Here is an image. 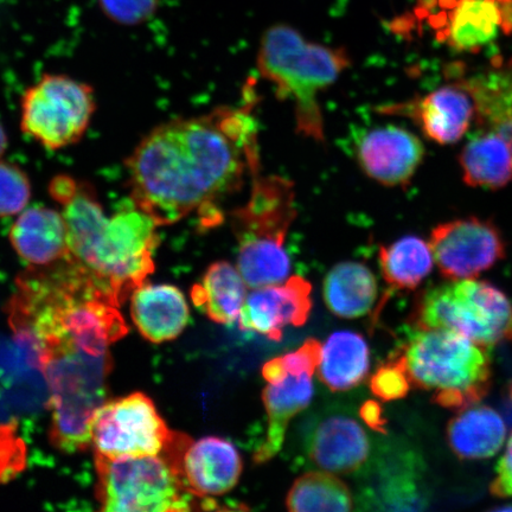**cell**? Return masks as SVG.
<instances>
[{"mask_svg": "<svg viewBox=\"0 0 512 512\" xmlns=\"http://www.w3.org/2000/svg\"><path fill=\"white\" fill-rule=\"evenodd\" d=\"M96 497L110 512H171L192 509L174 467L157 456L107 458L95 454Z\"/></svg>", "mask_w": 512, "mask_h": 512, "instance_id": "9", "label": "cell"}, {"mask_svg": "<svg viewBox=\"0 0 512 512\" xmlns=\"http://www.w3.org/2000/svg\"><path fill=\"white\" fill-rule=\"evenodd\" d=\"M380 112L411 118L428 139L440 145L458 143L476 118L475 101L456 81L407 104L381 107Z\"/></svg>", "mask_w": 512, "mask_h": 512, "instance_id": "18", "label": "cell"}, {"mask_svg": "<svg viewBox=\"0 0 512 512\" xmlns=\"http://www.w3.org/2000/svg\"><path fill=\"white\" fill-rule=\"evenodd\" d=\"M361 419L364 424L380 433H386L387 420L384 419L382 407L379 402L369 400L363 403L360 409Z\"/></svg>", "mask_w": 512, "mask_h": 512, "instance_id": "35", "label": "cell"}, {"mask_svg": "<svg viewBox=\"0 0 512 512\" xmlns=\"http://www.w3.org/2000/svg\"><path fill=\"white\" fill-rule=\"evenodd\" d=\"M490 492L497 498L512 497V434L508 441L507 450L499 459L496 467V478L491 483Z\"/></svg>", "mask_w": 512, "mask_h": 512, "instance_id": "34", "label": "cell"}, {"mask_svg": "<svg viewBox=\"0 0 512 512\" xmlns=\"http://www.w3.org/2000/svg\"><path fill=\"white\" fill-rule=\"evenodd\" d=\"M41 371L49 389L50 440L60 451L76 453L92 446V425L105 405L110 354L64 352L48 358Z\"/></svg>", "mask_w": 512, "mask_h": 512, "instance_id": "7", "label": "cell"}, {"mask_svg": "<svg viewBox=\"0 0 512 512\" xmlns=\"http://www.w3.org/2000/svg\"><path fill=\"white\" fill-rule=\"evenodd\" d=\"M95 110L94 89L88 83L44 74L22 96L21 128L44 149L62 150L85 137Z\"/></svg>", "mask_w": 512, "mask_h": 512, "instance_id": "10", "label": "cell"}, {"mask_svg": "<svg viewBox=\"0 0 512 512\" xmlns=\"http://www.w3.org/2000/svg\"><path fill=\"white\" fill-rule=\"evenodd\" d=\"M323 344L307 339L298 350L273 358L262 367L267 386L262 394L268 428L265 443L254 454V463L270 462L283 447L288 425L313 398L312 376L322 357Z\"/></svg>", "mask_w": 512, "mask_h": 512, "instance_id": "11", "label": "cell"}, {"mask_svg": "<svg viewBox=\"0 0 512 512\" xmlns=\"http://www.w3.org/2000/svg\"><path fill=\"white\" fill-rule=\"evenodd\" d=\"M120 303L101 280L70 258L29 267L17 280L10 325L32 366L64 352L108 355L128 332Z\"/></svg>", "mask_w": 512, "mask_h": 512, "instance_id": "2", "label": "cell"}, {"mask_svg": "<svg viewBox=\"0 0 512 512\" xmlns=\"http://www.w3.org/2000/svg\"><path fill=\"white\" fill-rule=\"evenodd\" d=\"M162 454L192 497L223 496L239 483L242 460L227 440L207 437L195 443L189 435L172 432Z\"/></svg>", "mask_w": 512, "mask_h": 512, "instance_id": "14", "label": "cell"}, {"mask_svg": "<svg viewBox=\"0 0 512 512\" xmlns=\"http://www.w3.org/2000/svg\"><path fill=\"white\" fill-rule=\"evenodd\" d=\"M352 504L347 484L322 470L300 476L286 498V507L293 512L350 511Z\"/></svg>", "mask_w": 512, "mask_h": 512, "instance_id": "29", "label": "cell"}, {"mask_svg": "<svg viewBox=\"0 0 512 512\" xmlns=\"http://www.w3.org/2000/svg\"><path fill=\"white\" fill-rule=\"evenodd\" d=\"M507 427L502 416L486 406L463 409L448 422L447 444L459 459L494 457L504 444Z\"/></svg>", "mask_w": 512, "mask_h": 512, "instance_id": "23", "label": "cell"}, {"mask_svg": "<svg viewBox=\"0 0 512 512\" xmlns=\"http://www.w3.org/2000/svg\"><path fill=\"white\" fill-rule=\"evenodd\" d=\"M428 243L440 274L448 280L479 277L507 255L501 230L476 216L438 224Z\"/></svg>", "mask_w": 512, "mask_h": 512, "instance_id": "13", "label": "cell"}, {"mask_svg": "<svg viewBox=\"0 0 512 512\" xmlns=\"http://www.w3.org/2000/svg\"><path fill=\"white\" fill-rule=\"evenodd\" d=\"M448 9L439 38L457 53H478L502 31L494 0H452Z\"/></svg>", "mask_w": 512, "mask_h": 512, "instance_id": "22", "label": "cell"}, {"mask_svg": "<svg viewBox=\"0 0 512 512\" xmlns=\"http://www.w3.org/2000/svg\"><path fill=\"white\" fill-rule=\"evenodd\" d=\"M421 139L406 128L387 125L364 132L356 143L362 171L384 187H405L425 158Z\"/></svg>", "mask_w": 512, "mask_h": 512, "instance_id": "15", "label": "cell"}, {"mask_svg": "<svg viewBox=\"0 0 512 512\" xmlns=\"http://www.w3.org/2000/svg\"><path fill=\"white\" fill-rule=\"evenodd\" d=\"M9 146V138L8 134H6L5 128L2 123H0V159L5 155L6 150H8Z\"/></svg>", "mask_w": 512, "mask_h": 512, "instance_id": "37", "label": "cell"}, {"mask_svg": "<svg viewBox=\"0 0 512 512\" xmlns=\"http://www.w3.org/2000/svg\"><path fill=\"white\" fill-rule=\"evenodd\" d=\"M382 277L395 290H415L431 274L434 258L430 243L405 236L382 246L379 252Z\"/></svg>", "mask_w": 512, "mask_h": 512, "instance_id": "28", "label": "cell"}, {"mask_svg": "<svg viewBox=\"0 0 512 512\" xmlns=\"http://www.w3.org/2000/svg\"><path fill=\"white\" fill-rule=\"evenodd\" d=\"M131 317L147 341H174L189 323L190 311L181 290L172 285L143 284L132 293Z\"/></svg>", "mask_w": 512, "mask_h": 512, "instance_id": "21", "label": "cell"}, {"mask_svg": "<svg viewBox=\"0 0 512 512\" xmlns=\"http://www.w3.org/2000/svg\"><path fill=\"white\" fill-rule=\"evenodd\" d=\"M16 217L9 240L29 267H46L67 258L68 229L59 208L37 204Z\"/></svg>", "mask_w": 512, "mask_h": 512, "instance_id": "19", "label": "cell"}, {"mask_svg": "<svg viewBox=\"0 0 512 512\" xmlns=\"http://www.w3.org/2000/svg\"><path fill=\"white\" fill-rule=\"evenodd\" d=\"M247 288L238 268L217 261L204 273L202 283L192 287L191 299L213 322L232 325L239 319Z\"/></svg>", "mask_w": 512, "mask_h": 512, "instance_id": "27", "label": "cell"}, {"mask_svg": "<svg viewBox=\"0 0 512 512\" xmlns=\"http://www.w3.org/2000/svg\"><path fill=\"white\" fill-rule=\"evenodd\" d=\"M69 258L102 281L124 303L155 272L158 224L131 201L108 215L94 188L63 198Z\"/></svg>", "mask_w": 512, "mask_h": 512, "instance_id": "3", "label": "cell"}, {"mask_svg": "<svg viewBox=\"0 0 512 512\" xmlns=\"http://www.w3.org/2000/svg\"><path fill=\"white\" fill-rule=\"evenodd\" d=\"M172 431L144 393L105 402L92 425L95 454L107 458L157 456Z\"/></svg>", "mask_w": 512, "mask_h": 512, "instance_id": "12", "label": "cell"}, {"mask_svg": "<svg viewBox=\"0 0 512 512\" xmlns=\"http://www.w3.org/2000/svg\"><path fill=\"white\" fill-rule=\"evenodd\" d=\"M456 82L475 101L478 127L501 136L512 155V57L496 59L483 70Z\"/></svg>", "mask_w": 512, "mask_h": 512, "instance_id": "20", "label": "cell"}, {"mask_svg": "<svg viewBox=\"0 0 512 512\" xmlns=\"http://www.w3.org/2000/svg\"><path fill=\"white\" fill-rule=\"evenodd\" d=\"M25 466V445L16 432V425L0 426V483L8 482Z\"/></svg>", "mask_w": 512, "mask_h": 512, "instance_id": "33", "label": "cell"}, {"mask_svg": "<svg viewBox=\"0 0 512 512\" xmlns=\"http://www.w3.org/2000/svg\"><path fill=\"white\" fill-rule=\"evenodd\" d=\"M499 17H501V30L504 35H512V0H494Z\"/></svg>", "mask_w": 512, "mask_h": 512, "instance_id": "36", "label": "cell"}, {"mask_svg": "<svg viewBox=\"0 0 512 512\" xmlns=\"http://www.w3.org/2000/svg\"><path fill=\"white\" fill-rule=\"evenodd\" d=\"M108 19L124 27H137L156 16L162 0H98Z\"/></svg>", "mask_w": 512, "mask_h": 512, "instance_id": "32", "label": "cell"}, {"mask_svg": "<svg viewBox=\"0 0 512 512\" xmlns=\"http://www.w3.org/2000/svg\"><path fill=\"white\" fill-rule=\"evenodd\" d=\"M30 178L21 166L0 159V219H9L29 207Z\"/></svg>", "mask_w": 512, "mask_h": 512, "instance_id": "30", "label": "cell"}, {"mask_svg": "<svg viewBox=\"0 0 512 512\" xmlns=\"http://www.w3.org/2000/svg\"><path fill=\"white\" fill-rule=\"evenodd\" d=\"M247 100L159 125L126 160L130 201L158 227L200 214L219 222V203L260 172L258 124Z\"/></svg>", "mask_w": 512, "mask_h": 512, "instance_id": "1", "label": "cell"}, {"mask_svg": "<svg viewBox=\"0 0 512 512\" xmlns=\"http://www.w3.org/2000/svg\"><path fill=\"white\" fill-rule=\"evenodd\" d=\"M463 181L472 188L498 190L512 181V155L505 140L483 130L463 147L459 156Z\"/></svg>", "mask_w": 512, "mask_h": 512, "instance_id": "25", "label": "cell"}, {"mask_svg": "<svg viewBox=\"0 0 512 512\" xmlns=\"http://www.w3.org/2000/svg\"><path fill=\"white\" fill-rule=\"evenodd\" d=\"M252 181L247 202L230 213L238 241L236 268L251 290L290 278L285 241L297 216L296 189L290 179L258 172Z\"/></svg>", "mask_w": 512, "mask_h": 512, "instance_id": "5", "label": "cell"}, {"mask_svg": "<svg viewBox=\"0 0 512 512\" xmlns=\"http://www.w3.org/2000/svg\"><path fill=\"white\" fill-rule=\"evenodd\" d=\"M311 291L309 281L298 275L281 284L253 288L241 307L240 330L279 342L286 326H302L309 319Z\"/></svg>", "mask_w": 512, "mask_h": 512, "instance_id": "16", "label": "cell"}, {"mask_svg": "<svg viewBox=\"0 0 512 512\" xmlns=\"http://www.w3.org/2000/svg\"><path fill=\"white\" fill-rule=\"evenodd\" d=\"M379 287L373 272L356 261L332 267L324 280L323 296L334 315L355 319L368 315L375 305Z\"/></svg>", "mask_w": 512, "mask_h": 512, "instance_id": "24", "label": "cell"}, {"mask_svg": "<svg viewBox=\"0 0 512 512\" xmlns=\"http://www.w3.org/2000/svg\"><path fill=\"white\" fill-rule=\"evenodd\" d=\"M350 66L347 50L307 40L286 23L264 31L256 55L261 78L271 83L278 99L292 102L296 132L318 144L326 140L319 95Z\"/></svg>", "mask_w": 512, "mask_h": 512, "instance_id": "4", "label": "cell"}, {"mask_svg": "<svg viewBox=\"0 0 512 512\" xmlns=\"http://www.w3.org/2000/svg\"><path fill=\"white\" fill-rule=\"evenodd\" d=\"M370 350L366 339L352 331L332 334L322 347L318 376L332 392H345L366 380Z\"/></svg>", "mask_w": 512, "mask_h": 512, "instance_id": "26", "label": "cell"}, {"mask_svg": "<svg viewBox=\"0 0 512 512\" xmlns=\"http://www.w3.org/2000/svg\"><path fill=\"white\" fill-rule=\"evenodd\" d=\"M412 324L419 330H452L488 348L512 342V303L488 281L451 280L419 294Z\"/></svg>", "mask_w": 512, "mask_h": 512, "instance_id": "8", "label": "cell"}, {"mask_svg": "<svg viewBox=\"0 0 512 512\" xmlns=\"http://www.w3.org/2000/svg\"><path fill=\"white\" fill-rule=\"evenodd\" d=\"M411 388V379L399 354L382 364L370 377L371 393L382 401L405 399Z\"/></svg>", "mask_w": 512, "mask_h": 512, "instance_id": "31", "label": "cell"}, {"mask_svg": "<svg viewBox=\"0 0 512 512\" xmlns=\"http://www.w3.org/2000/svg\"><path fill=\"white\" fill-rule=\"evenodd\" d=\"M305 452L319 470L350 476L368 463L371 443L360 422L351 415L334 412L324 414L309 428Z\"/></svg>", "mask_w": 512, "mask_h": 512, "instance_id": "17", "label": "cell"}, {"mask_svg": "<svg viewBox=\"0 0 512 512\" xmlns=\"http://www.w3.org/2000/svg\"><path fill=\"white\" fill-rule=\"evenodd\" d=\"M399 355L412 386L434 392L438 406L463 411L477 405L491 387L485 347L447 329H415Z\"/></svg>", "mask_w": 512, "mask_h": 512, "instance_id": "6", "label": "cell"}]
</instances>
